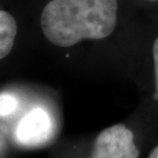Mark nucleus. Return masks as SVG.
I'll use <instances>...</instances> for the list:
<instances>
[{
    "label": "nucleus",
    "instance_id": "f257e3e1",
    "mask_svg": "<svg viewBox=\"0 0 158 158\" xmlns=\"http://www.w3.org/2000/svg\"><path fill=\"white\" fill-rule=\"evenodd\" d=\"M117 0H50L40 25L46 39L58 47H72L83 40H102L117 23Z\"/></svg>",
    "mask_w": 158,
    "mask_h": 158
},
{
    "label": "nucleus",
    "instance_id": "f03ea898",
    "mask_svg": "<svg viewBox=\"0 0 158 158\" xmlns=\"http://www.w3.org/2000/svg\"><path fill=\"white\" fill-rule=\"evenodd\" d=\"M133 132L124 124H114L99 133L91 158H139Z\"/></svg>",
    "mask_w": 158,
    "mask_h": 158
},
{
    "label": "nucleus",
    "instance_id": "7ed1b4c3",
    "mask_svg": "<svg viewBox=\"0 0 158 158\" xmlns=\"http://www.w3.org/2000/svg\"><path fill=\"white\" fill-rule=\"evenodd\" d=\"M53 123L49 113L42 107H36L19 123L15 138L19 144L36 147L47 142L51 137Z\"/></svg>",
    "mask_w": 158,
    "mask_h": 158
},
{
    "label": "nucleus",
    "instance_id": "20e7f679",
    "mask_svg": "<svg viewBox=\"0 0 158 158\" xmlns=\"http://www.w3.org/2000/svg\"><path fill=\"white\" fill-rule=\"evenodd\" d=\"M18 23L11 13L0 9V59L7 56L15 45Z\"/></svg>",
    "mask_w": 158,
    "mask_h": 158
},
{
    "label": "nucleus",
    "instance_id": "39448f33",
    "mask_svg": "<svg viewBox=\"0 0 158 158\" xmlns=\"http://www.w3.org/2000/svg\"><path fill=\"white\" fill-rule=\"evenodd\" d=\"M18 107V100L9 94H0V117L11 114Z\"/></svg>",
    "mask_w": 158,
    "mask_h": 158
},
{
    "label": "nucleus",
    "instance_id": "423d86ee",
    "mask_svg": "<svg viewBox=\"0 0 158 158\" xmlns=\"http://www.w3.org/2000/svg\"><path fill=\"white\" fill-rule=\"evenodd\" d=\"M153 60H154V72H155V88L158 96V37L153 44Z\"/></svg>",
    "mask_w": 158,
    "mask_h": 158
},
{
    "label": "nucleus",
    "instance_id": "0eeeda50",
    "mask_svg": "<svg viewBox=\"0 0 158 158\" xmlns=\"http://www.w3.org/2000/svg\"><path fill=\"white\" fill-rule=\"evenodd\" d=\"M148 158H158V146L151 151V153L149 154V157Z\"/></svg>",
    "mask_w": 158,
    "mask_h": 158
},
{
    "label": "nucleus",
    "instance_id": "6e6552de",
    "mask_svg": "<svg viewBox=\"0 0 158 158\" xmlns=\"http://www.w3.org/2000/svg\"><path fill=\"white\" fill-rule=\"evenodd\" d=\"M0 147H1V146H0Z\"/></svg>",
    "mask_w": 158,
    "mask_h": 158
}]
</instances>
